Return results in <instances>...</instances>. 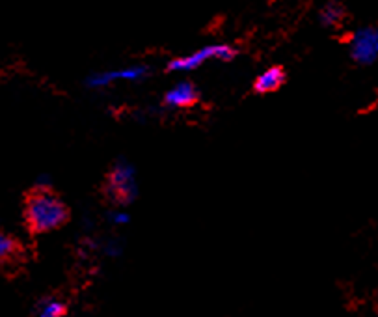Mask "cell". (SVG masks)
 I'll use <instances>...</instances> for the list:
<instances>
[{
  "mask_svg": "<svg viewBox=\"0 0 378 317\" xmlns=\"http://www.w3.org/2000/svg\"><path fill=\"white\" fill-rule=\"evenodd\" d=\"M71 213L67 203L49 189L38 185L25 194L22 202V219L25 226L32 236H41L49 231L60 230L67 224Z\"/></svg>",
  "mask_w": 378,
  "mask_h": 317,
  "instance_id": "6da1fadb",
  "label": "cell"
},
{
  "mask_svg": "<svg viewBox=\"0 0 378 317\" xmlns=\"http://www.w3.org/2000/svg\"><path fill=\"white\" fill-rule=\"evenodd\" d=\"M103 196L118 205H127L135 198V180L130 168L119 164L108 172L103 183Z\"/></svg>",
  "mask_w": 378,
  "mask_h": 317,
  "instance_id": "7a4b0ae2",
  "label": "cell"
},
{
  "mask_svg": "<svg viewBox=\"0 0 378 317\" xmlns=\"http://www.w3.org/2000/svg\"><path fill=\"white\" fill-rule=\"evenodd\" d=\"M27 265V250L15 236L0 230V274L13 276Z\"/></svg>",
  "mask_w": 378,
  "mask_h": 317,
  "instance_id": "3957f363",
  "label": "cell"
},
{
  "mask_svg": "<svg viewBox=\"0 0 378 317\" xmlns=\"http://www.w3.org/2000/svg\"><path fill=\"white\" fill-rule=\"evenodd\" d=\"M237 55V50L229 47V45H211L205 49H200L194 55L187 56V58H177L170 64V69H194L201 66L203 62L209 58H218V60H231L233 56Z\"/></svg>",
  "mask_w": 378,
  "mask_h": 317,
  "instance_id": "277c9868",
  "label": "cell"
},
{
  "mask_svg": "<svg viewBox=\"0 0 378 317\" xmlns=\"http://www.w3.org/2000/svg\"><path fill=\"white\" fill-rule=\"evenodd\" d=\"M378 55V27L365 28L352 41V56L358 62H371Z\"/></svg>",
  "mask_w": 378,
  "mask_h": 317,
  "instance_id": "5b68a950",
  "label": "cell"
},
{
  "mask_svg": "<svg viewBox=\"0 0 378 317\" xmlns=\"http://www.w3.org/2000/svg\"><path fill=\"white\" fill-rule=\"evenodd\" d=\"M198 101H200V92L192 82H179L164 97V103L170 107H179V109H190Z\"/></svg>",
  "mask_w": 378,
  "mask_h": 317,
  "instance_id": "8992f818",
  "label": "cell"
},
{
  "mask_svg": "<svg viewBox=\"0 0 378 317\" xmlns=\"http://www.w3.org/2000/svg\"><path fill=\"white\" fill-rule=\"evenodd\" d=\"M287 81L285 69L280 66L269 67L265 73H261L259 77L255 79L254 90L257 93H272L276 90H280Z\"/></svg>",
  "mask_w": 378,
  "mask_h": 317,
  "instance_id": "52a82bcc",
  "label": "cell"
},
{
  "mask_svg": "<svg viewBox=\"0 0 378 317\" xmlns=\"http://www.w3.org/2000/svg\"><path fill=\"white\" fill-rule=\"evenodd\" d=\"M345 10L339 4H328L323 10V21L330 25V27H339L341 22L345 21Z\"/></svg>",
  "mask_w": 378,
  "mask_h": 317,
  "instance_id": "ba28073f",
  "label": "cell"
}]
</instances>
